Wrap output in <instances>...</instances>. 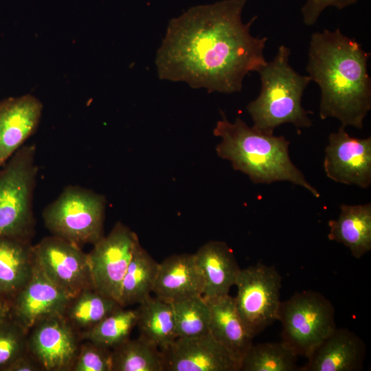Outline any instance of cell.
Listing matches in <instances>:
<instances>
[{
  "mask_svg": "<svg viewBox=\"0 0 371 371\" xmlns=\"http://www.w3.org/2000/svg\"><path fill=\"white\" fill-rule=\"evenodd\" d=\"M246 1L199 5L172 19L156 54L159 79L208 92L240 91L246 75L258 72L267 62V38L250 32L256 17L243 21Z\"/></svg>",
  "mask_w": 371,
  "mask_h": 371,
  "instance_id": "1",
  "label": "cell"
},
{
  "mask_svg": "<svg viewBox=\"0 0 371 371\" xmlns=\"http://www.w3.org/2000/svg\"><path fill=\"white\" fill-rule=\"evenodd\" d=\"M369 53L339 29L311 37L306 71L321 91L319 116L361 129L371 109Z\"/></svg>",
  "mask_w": 371,
  "mask_h": 371,
  "instance_id": "2",
  "label": "cell"
},
{
  "mask_svg": "<svg viewBox=\"0 0 371 371\" xmlns=\"http://www.w3.org/2000/svg\"><path fill=\"white\" fill-rule=\"evenodd\" d=\"M213 133L221 139L216 150L219 157L228 160L236 170L247 175L256 183L289 181L309 191L319 192L306 180L291 161L289 141L248 126L240 117L230 122L221 113Z\"/></svg>",
  "mask_w": 371,
  "mask_h": 371,
  "instance_id": "3",
  "label": "cell"
},
{
  "mask_svg": "<svg viewBox=\"0 0 371 371\" xmlns=\"http://www.w3.org/2000/svg\"><path fill=\"white\" fill-rule=\"evenodd\" d=\"M290 49L282 45L273 59L258 71L261 89L258 96L247 106L254 127L273 133L279 126L290 123L296 128H308L312 121L302 105L304 90L311 81L297 73L289 63Z\"/></svg>",
  "mask_w": 371,
  "mask_h": 371,
  "instance_id": "4",
  "label": "cell"
},
{
  "mask_svg": "<svg viewBox=\"0 0 371 371\" xmlns=\"http://www.w3.org/2000/svg\"><path fill=\"white\" fill-rule=\"evenodd\" d=\"M36 146L23 145L0 169V237L32 240L38 167Z\"/></svg>",
  "mask_w": 371,
  "mask_h": 371,
  "instance_id": "5",
  "label": "cell"
},
{
  "mask_svg": "<svg viewBox=\"0 0 371 371\" xmlns=\"http://www.w3.org/2000/svg\"><path fill=\"white\" fill-rule=\"evenodd\" d=\"M105 197L91 190L68 186L43 212L53 236L79 247L94 245L104 234Z\"/></svg>",
  "mask_w": 371,
  "mask_h": 371,
  "instance_id": "6",
  "label": "cell"
},
{
  "mask_svg": "<svg viewBox=\"0 0 371 371\" xmlns=\"http://www.w3.org/2000/svg\"><path fill=\"white\" fill-rule=\"evenodd\" d=\"M335 310L321 293L306 290L281 302L282 341L297 357L308 358L337 328Z\"/></svg>",
  "mask_w": 371,
  "mask_h": 371,
  "instance_id": "7",
  "label": "cell"
},
{
  "mask_svg": "<svg viewBox=\"0 0 371 371\" xmlns=\"http://www.w3.org/2000/svg\"><path fill=\"white\" fill-rule=\"evenodd\" d=\"M282 280L273 266L260 262L240 269L238 273L235 306L254 337L278 319Z\"/></svg>",
  "mask_w": 371,
  "mask_h": 371,
  "instance_id": "8",
  "label": "cell"
},
{
  "mask_svg": "<svg viewBox=\"0 0 371 371\" xmlns=\"http://www.w3.org/2000/svg\"><path fill=\"white\" fill-rule=\"evenodd\" d=\"M139 244L136 233L117 222L108 235L93 245L87 254L93 289L119 303L124 276Z\"/></svg>",
  "mask_w": 371,
  "mask_h": 371,
  "instance_id": "9",
  "label": "cell"
},
{
  "mask_svg": "<svg viewBox=\"0 0 371 371\" xmlns=\"http://www.w3.org/2000/svg\"><path fill=\"white\" fill-rule=\"evenodd\" d=\"M33 256L43 273L71 297L93 287L88 254L80 247L52 235L33 245Z\"/></svg>",
  "mask_w": 371,
  "mask_h": 371,
  "instance_id": "10",
  "label": "cell"
},
{
  "mask_svg": "<svg viewBox=\"0 0 371 371\" xmlns=\"http://www.w3.org/2000/svg\"><path fill=\"white\" fill-rule=\"evenodd\" d=\"M81 342L63 315L44 318L27 333L28 352L43 371H71Z\"/></svg>",
  "mask_w": 371,
  "mask_h": 371,
  "instance_id": "11",
  "label": "cell"
},
{
  "mask_svg": "<svg viewBox=\"0 0 371 371\" xmlns=\"http://www.w3.org/2000/svg\"><path fill=\"white\" fill-rule=\"evenodd\" d=\"M341 126L328 136L324 169L328 178L361 188L371 186V137L350 136Z\"/></svg>",
  "mask_w": 371,
  "mask_h": 371,
  "instance_id": "12",
  "label": "cell"
},
{
  "mask_svg": "<svg viewBox=\"0 0 371 371\" xmlns=\"http://www.w3.org/2000/svg\"><path fill=\"white\" fill-rule=\"evenodd\" d=\"M160 351L164 371H240L239 364L210 333L177 337Z\"/></svg>",
  "mask_w": 371,
  "mask_h": 371,
  "instance_id": "13",
  "label": "cell"
},
{
  "mask_svg": "<svg viewBox=\"0 0 371 371\" xmlns=\"http://www.w3.org/2000/svg\"><path fill=\"white\" fill-rule=\"evenodd\" d=\"M71 298L34 262L30 279L10 300L11 317L28 333L44 318L62 315Z\"/></svg>",
  "mask_w": 371,
  "mask_h": 371,
  "instance_id": "14",
  "label": "cell"
},
{
  "mask_svg": "<svg viewBox=\"0 0 371 371\" xmlns=\"http://www.w3.org/2000/svg\"><path fill=\"white\" fill-rule=\"evenodd\" d=\"M43 104L26 94L0 100V169L37 130Z\"/></svg>",
  "mask_w": 371,
  "mask_h": 371,
  "instance_id": "15",
  "label": "cell"
},
{
  "mask_svg": "<svg viewBox=\"0 0 371 371\" xmlns=\"http://www.w3.org/2000/svg\"><path fill=\"white\" fill-rule=\"evenodd\" d=\"M366 353V344L357 334L346 328H336L299 371H359L363 368Z\"/></svg>",
  "mask_w": 371,
  "mask_h": 371,
  "instance_id": "16",
  "label": "cell"
},
{
  "mask_svg": "<svg viewBox=\"0 0 371 371\" xmlns=\"http://www.w3.org/2000/svg\"><path fill=\"white\" fill-rule=\"evenodd\" d=\"M204 280L194 254H173L159 265L153 293L169 303L203 295Z\"/></svg>",
  "mask_w": 371,
  "mask_h": 371,
  "instance_id": "17",
  "label": "cell"
},
{
  "mask_svg": "<svg viewBox=\"0 0 371 371\" xmlns=\"http://www.w3.org/2000/svg\"><path fill=\"white\" fill-rule=\"evenodd\" d=\"M194 254L204 280L202 296L228 295L240 271L232 249L225 242L211 240Z\"/></svg>",
  "mask_w": 371,
  "mask_h": 371,
  "instance_id": "18",
  "label": "cell"
},
{
  "mask_svg": "<svg viewBox=\"0 0 371 371\" xmlns=\"http://www.w3.org/2000/svg\"><path fill=\"white\" fill-rule=\"evenodd\" d=\"M205 299L210 310V335L240 366L242 358L253 344L254 337L240 319L234 297L228 294Z\"/></svg>",
  "mask_w": 371,
  "mask_h": 371,
  "instance_id": "19",
  "label": "cell"
},
{
  "mask_svg": "<svg viewBox=\"0 0 371 371\" xmlns=\"http://www.w3.org/2000/svg\"><path fill=\"white\" fill-rule=\"evenodd\" d=\"M34 265L32 240L0 237V295L10 300L28 281Z\"/></svg>",
  "mask_w": 371,
  "mask_h": 371,
  "instance_id": "20",
  "label": "cell"
},
{
  "mask_svg": "<svg viewBox=\"0 0 371 371\" xmlns=\"http://www.w3.org/2000/svg\"><path fill=\"white\" fill-rule=\"evenodd\" d=\"M330 240L344 245L360 258L371 250V203L342 204L336 220L328 221Z\"/></svg>",
  "mask_w": 371,
  "mask_h": 371,
  "instance_id": "21",
  "label": "cell"
},
{
  "mask_svg": "<svg viewBox=\"0 0 371 371\" xmlns=\"http://www.w3.org/2000/svg\"><path fill=\"white\" fill-rule=\"evenodd\" d=\"M136 309L139 335L154 343L159 350L168 348L177 338L172 303L150 295Z\"/></svg>",
  "mask_w": 371,
  "mask_h": 371,
  "instance_id": "22",
  "label": "cell"
},
{
  "mask_svg": "<svg viewBox=\"0 0 371 371\" xmlns=\"http://www.w3.org/2000/svg\"><path fill=\"white\" fill-rule=\"evenodd\" d=\"M159 265L140 244L137 247L122 280L119 299L122 307L140 304L150 296Z\"/></svg>",
  "mask_w": 371,
  "mask_h": 371,
  "instance_id": "23",
  "label": "cell"
},
{
  "mask_svg": "<svg viewBox=\"0 0 371 371\" xmlns=\"http://www.w3.org/2000/svg\"><path fill=\"white\" fill-rule=\"evenodd\" d=\"M121 308L123 307L117 301L102 295L91 286L71 297L62 315L80 335Z\"/></svg>",
  "mask_w": 371,
  "mask_h": 371,
  "instance_id": "24",
  "label": "cell"
},
{
  "mask_svg": "<svg viewBox=\"0 0 371 371\" xmlns=\"http://www.w3.org/2000/svg\"><path fill=\"white\" fill-rule=\"evenodd\" d=\"M111 371H164L159 348L139 335L112 349Z\"/></svg>",
  "mask_w": 371,
  "mask_h": 371,
  "instance_id": "25",
  "label": "cell"
},
{
  "mask_svg": "<svg viewBox=\"0 0 371 371\" xmlns=\"http://www.w3.org/2000/svg\"><path fill=\"white\" fill-rule=\"evenodd\" d=\"M297 356L282 341L254 344L240 362V371H295Z\"/></svg>",
  "mask_w": 371,
  "mask_h": 371,
  "instance_id": "26",
  "label": "cell"
},
{
  "mask_svg": "<svg viewBox=\"0 0 371 371\" xmlns=\"http://www.w3.org/2000/svg\"><path fill=\"white\" fill-rule=\"evenodd\" d=\"M137 320V309L121 308L82 333L80 337L82 341H89L112 350L130 338Z\"/></svg>",
  "mask_w": 371,
  "mask_h": 371,
  "instance_id": "27",
  "label": "cell"
},
{
  "mask_svg": "<svg viewBox=\"0 0 371 371\" xmlns=\"http://www.w3.org/2000/svg\"><path fill=\"white\" fill-rule=\"evenodd\" d=\"M177 337H194L210 333V310L202 295L172 303Z\"/></svg>",
  "mask_w": 371,
  "mask_h": 371,
  "instance_id": "28",
  "label": "cell"
},
{
  "mask_svg": "<svg viewBox=\"0 0 371 371\" xmlns=\"http://www.w3.org/2000/svg\"><path fill=\"white\" fill-rule=\"evenodd\" d=\"M27 352V331L12 317L0 323V371Z\"/></svg>",
  "mask_w": 371,
  "mask_h": 371,
  "instance_id": "29",
  "label": "cell"
},
{
  "mask_svg": "<svg viewBox=\"0 0 371 371\" xmlns=\"http://www.w3.org/2000/svg\"><path fill=\"white\" fill-rule=\"evenodd\" d=\"M112 350L82 341L71 371H111Z\"/></svg>",
  "mask_w": 371,
  "mask_h": 371,
  "instance_id": "30",
  "label": "cell"
},
{
  "mask_svg": "<svg viewBox=\"0 0 371 371\" xmlns=\"http://www.w3.org/2000/svg\"><path fill=\"white\" fill-rule=\"evenodd\" d=\"M358 1L359 0H306L301 10L303 21L308 26L313 25L328 7L342 10Z\"/></svg>",
  "mask_w": 371,
  "mask_h": 371,
  "instance_id": "31",
  "label": "cell"
},
{
  "mask_svg": "<svg viewBox=\"0 0 371 371\" xmlns=\"http://www.w3.org/2000/svg\"><path fill=\"white\" fill-rule=\"evenodd\" d=\"M5 371H43L41 366L29 352L16 358Z\"/></svg>",
  "mask_w": 371,
  "mask_h": 371,
  "instance_id": "32",
  "label": "cell"
},
{
  "mask_svg": "<svg viewBox=\"0 0 371 371\" xmlns=\"http://www.w3.org/2000/svg\"><path fill=\"white\" fill-rule=\"evenodd\" d=\"M11 317L10 300L0 295V323Z\"/></svg>",
  "mask_w": 371,
  "mask_h": 371,
  "instance_id": "33",
  "label": "cell"
}]
</instances>
